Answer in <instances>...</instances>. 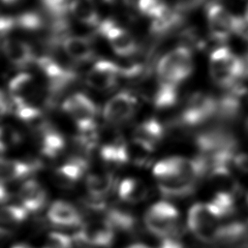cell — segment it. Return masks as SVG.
Listing matches in <instances>:
<instances>
[{"label":"cell","instance_id":"6da1fadb","mask_svg":"<svg viewBox=\"0 0 248 248\" xmlns=\"http://www.w3.org/2000/svg\"><path fill=\"white\" fill-rule=\"evenodd\" d=\"M207 168L204 156L194 159L175 156L159 161L153 168V175L164 197L184 198L195 191Z\"/></svg>","mask_w":248,"mask_h":248},{"label":"cell","instance_id":"7a4b0ae2","mask_svg":"<svg viewBox=\"0 0 248 248\" xmlns=\"http://www.w3.org/2000/svg\"><path fill=\"white\" fill-rule=\"evenodd\" d=\"M194 69L192 52L187 46H178L167 52L157 64L158 81L178 86L189 78Z\"/></svg>","mask_w":248,"mask_h":248},{"label":"cell","instance_id":"3957f363","mask_svg":"<svg viewBox=\"0 0 248 248\" xmlns=\"http://www.w3.org/2000/svg\"><path fill=\"white\" fill-rule=\"evenodd\" d=\"M209 73L217 85L231 88L235 85L237 79L242 78L241 57L234 54L229 47L220 46L210 54Z\"/></svg>","mask_w":248,"mask_h":248},{"label":"cell","instance_id":"277c9868","mask_svg":"<svg viewBox=\"0 0 248 248\" xmlns=\"http://www.w3.org/2000/svg\"><path fill=\"white\" fill-rule=\"evenodd\" d=\"M178 221L177 209L167 202H158L152 204L144 214V224L147 230L162 238L174 236Z\"/></svg>","mask_w":248,"mask_h":248},{"label":"cell","instance_id":"5b68a950","mask_svg":"<svg viewBox=\"0 0 248 248\" xmlns=\"http://www.w3.org/2000/svg\"><path fill=\"white\" fill-rule=\"evenodd\" d=\"M218 220L208 202H197L189 209L187 224L192 233L200 240L215 242L220 227Z\"/></svg>","mask_w":248,"mask_h":248},{"label":"cell","instance_id":"8992f818","mask_svg":"<svg viewBox=\"0 0 248 248\" xmlns=\"http://www.w3.org/2000/svg\"><path fill=\"white\" fill-rule=\"evenodd\" d=\"M218 109V101L209 94L203 92L194 93L187 100L179 115V121L183 126L196 127L211 118Z\"/></svg>","mask_w":248,"mask_h":248},{"label":"cell","instance_id":"52a82bcc","mask_svg":"<svg viewBox=\"0 0 248 248\" xmlns=\"http://www.w3.org/2000/svg\"><path fill=\"white\" fill-rule=\"evenodd\" d=\"M9 95L13 102V112L19 107L40 108L41 90L36 79L28 73H19L10 80Z\"/></svg>","mask_w":248,"mask_h":248},{"label":"cell","instance_id":"ba28073f","mask_svg":"<svg viewBox=\"0 0 248 248\" xmlns=\"http://www.w3.org/2000/svg\"><path fill=\"white\" fill-rule=\"evenodd\" d=\"M62 109L76 123L78 130H83L96 126L95 117L97 107L85 94L78 92L69 96L62 104Z\"/></svg>","mask_w":248,"mask_h":248},{"label":"cell","instance_id":"9c48e42d","mask_svg":"<svg viewBox=\"0 0 248 248\" xmlns=\"http://www.w3.org/2000/svg\"><path fill=\"white\" fill-rule=\"evenodd\" d=\"M37 63L46 77L48 92L51 96L61 93L76 79V73L69 67L56 61L53 57L43 56Z\"/></svg>","mask_w":248,"mask_h":248},{"label":"cell","instance_id":"30bf717a","mask_svg":"<svg viewBox=\"0 0 248 248\" xmlns=\"http://www.w3.org/2000/svg\"><path fill=\"white\" fill-rule=\"evenodd\" d=\"M114 237V228L106 219L90 220L81 224L74 239L78 243L97 247H108Z\"/></svg>","mask_w":248,"mask_h":248},{"label":"cell","instance_id":"8fae6325","mask_svg":"<svg viewBox=\"0 0 248 248\" xmlns=\"http://www.w3.org/2000/svg\"><path fill=\"white\" fill-rule=\"evenodd\" d=\"M138 101L129 91H121L112 96L105 105L103 115L110 125H121L128 122L136 112Z\"/></svg>","mask_w":248,"mask_h":248},{"label":"cell","instance_id":"7c38bea8","mask_svg":"<svg viewBox=\"0 0 248 248\" xmlns=\"http://www.w3.org/2000/svg\"><path fill=\"white\" fill-rule=\"evenodd\" d=\"M206 19L210 37L217 43H225L232 33L234 15L217 2H209L206 5Z\"/></svg>","mask_w":248,"mask_h":248},{"label":"cell","instance_id":"4fadbf2b","mask_svg":"<svg viewBox=\"0 0 248 248\" xmlns=\"http://www.w3.org/2000/svg\"><path fill=\"white\" fill-rule=\"evenodd\" d=\"M121 77V68L108 60L96 62L88 71L85 80L89 87L98 91H109L114 88Z\"/></svg>","mask_w":248,"mask_h":248},{"label":"cell","instance_id":"5bb4252c","mask_svg":"<svg viewBox=\"0 0 248 248\" xmlns=\"http://www.w3.org/2000/svg\"><path fill=\"white\" fill-rule=\"evenodd\" d=\"M98 32L107 38L117 55L127 57L136 52L137 44L133 36L123 28L116 26L112 20L107 19L100 23Z\"/></svg>","mask_w":248,"mask_h":248},{"label":"cell","instance_id":"9a60e30c","mask_svg":"<svg viewBox=\"0 0 248 248\" xmlns=\"http://www.w3.org/2000/svg\"><path fill=\"white\" fill-rule=\"evenodd\" d=\"M196 144L202 153L212 158L221 152L233 151L235 141L226 132L214 129L198 135Z\"/></svg>","mask_w":248,"mask_h":248},{"label":"cell","instance_id":"2e32d148","mask_svg":"<svg viewBox=\"0 0 248 248\" xmlns=\"http://www.w3.org/2000/svg\"><path fill=\"white\" fill-rule=\"evenodd\" d=\"M86 169L87 161L85 158L80 156L72 157L54 170L52 180L59 188L70 189L78 182Z\"/></svg>","mask_w":248,"mask_h":248},{"label":"cell","instance_id":"e0dca14e","mask_svg":"<svg viewBox=\"0 0 248 248\" xmlns=\"http://www.w3.org/2000/svg\"><path fill=\"white\" fill-rule=\"evenodd\" d=\"M36 135L39 150L45 157L53 159L63 152L65 140L62 134L48 123H40L36 127Z\"/></svg>","mask_w":248,"mask_h":248},{"label":"cell","instance_id":"ac0fdd59","mask_svg":"<svg viewBox=\"0 0 248 248\" xmlns=\"http://www.w3.org/2000/svg\"><path fill=\"white\" fill-rule=\"evenodd\" d=\"M47 219L55 227L73 228L81 225V216L78 209L70 202L56 201L47 210Z\"/></svg>","mask_w":248,"mask_h":248},{"label":"cell","instance_id":"d6986e66","mask_svg":"<svg viewBox=\"0 0 248 248\" xmlns=\"http://www.w3.org/2000/svg\"><path fill=\"white\" fill-rule=\"evenodd\" d=\"M20 204L28 212H38L46 204L47 194L41 183L34 179L23 182L18 190Z\"/></svg>","mask_w":248,"mask_h":248},{"label":"cell","instance_id":"ffe728a7","mask_svg":"<svg viewBox=\"0 0 248 248\" xmlns=\"http://www.w3.org/2000/svg\"><path fill=\"white\" fill-rule=\"evenodd\" d=\"M100 156L108 166L120 167L130 161L129 147L120 135H113L100 147Z\"/></svg>","mask_w":248,"mask_h":248},{"label":"cell","instance_id":"44dd1931","mask_svg":"<svg viewBox=\"0 0 248 248\" xmlns=\"http://www.w3.org/2000/svg\"><path fill=\"white\" fill-rule=\"evenodd\" d=\"M163 136L164 127L161 122L155 118H149L140 122L135 128L133 140L154 151L156 145L162 140Z\"/></svg>","mask_w":248,"mask_h":248},{"label":"cell","instance_id":"7402d4cb","mask_svg":"<svg viewBox=\"0 0 248 248\" xmlns=\"http://www.w3.org/2000/svg\"><path fill=\"white\" fill-rule=\"evenodd\" d=\"M3 51L8 60L18 68H24L35 60L32 47L25 42L16 39H7L2 44Z\"/></svg>","mask_w":248,"mask_h":248},{"label":"cell","instance_id":"603a6c76","mask_svg":"<svg viewBox=\"0 0 248 248\" xmlns=\"http://www.w3.org/2000/svg\"><path fill=\"white\" fill-rule=\"evenodd\" d=\"M39 163L16 159H2L1 181L12 182L25 178L39 169Z\"/></svg>","mask_w":248,"mask_h":248},{"label":"cell","instance_id":"cb8c5ba5","mask_svg":"<svg viewBox=\"0 0 248 248\" xmlns=\"http://www.w3.org/2000/svg\"><path fill=\"white\" fill-rule=\"evenodd\" d=\"M63 49L68 57L78 63L91 61L95 57V49L91 41L85 37L71 36L63 39Z\"/></svg>","mask_w":248,"mask_h":248},{"label":"cell","instance_id":"d4e9b609","mask_svg":"<svg viewBox=\"0 0 248 248\" xmlns=\"http://www.w3.org/2000/svg\"><path fill=\"white\" fill-rule=\"evenodd\" d=\"M115 179L110 172L89 173L85 180V186L92 200L103 201L114 188Z\"/></svg>","mask_w":248,"mask_h":248},{"label":"cell","instance_id":"484cf974","mask_svg":"<svg viewBox=\"0 0 248 248\" xmlns=\"http://www.w3.org/2000/svg\"><path fill=\"white\" fill-rule=\"evenodd\" d=\"M117 193L124 202L138 203L147 198L148 189L143 181L128 177L119 183Z\"/></svg>","mask_w":248,"mask_h":248},{"label":"cell","instance_id":"4316f807","mask_svg":"<svg viewBox=\"0 0 248 248\" xmlns=\"http://www.w3.org/2000/svg\"><path fill=\"white\" fill-rule=\"evenodd\" d=\"M69 10L81 23L91 27L100 25L99 16L93 0H72Z\"/></svg>","mask_w":248,"mask_h":248},{"label":"cell","instance_id":"83f0119b","mask_svg":"<svg viewBox=\"0 0 248 248\" xmlns=\"http://www.w3.org/2000/svg\"><path fill=\"white\" fill-rule=\"evenodd\" d=\"M232 90L224 95L218 102L217 112L225 118H233L238 114L241 106V96L244 93V88L233 85Z\"/></svg>","mask_w":248,"mask_h":248},{"label":"cell","instance_id":"f1b7e54d","mask_svg":"<svg viewBox=\"0 0 248 248\" xmlns=\"http://www.w3.org/2000/svg\"><path fill=\"white\" fill-rule=\"evenodd\" d=\"M209 179L217 192L233 194L237 191L238 185L227 166H214L210 171Z\"/></svg>","mask_w":248,"mask_h":248},{"label":"cell","instance_id":"f546056e","mask_svg":"<svg viewBox=\"0 0 248 248\" xmlns=\"http://www.w3.org/2000/svg\"><path fill=\"white\" fill-rule=\"evenodd\" d=\"M178 97V86L158 81L153 96V104L157 108H167L173 106Z\"/></svg>","mask_w":248,"mask_h":248},{"label":"cell","instance_id":"4dcf8cb0","mask_svg":"<svg viewBox=\"0 0 248 248\" xmlns=\"http://www.w3.org/2000/svg\"><path fill=\"white\" fill-rule=\"evenodd\" d=\"M246 226L238 222L220 226L215 242H221L224 244L235 243L246 235Z\"/></svg>","mask_w":248,"mask_h":248},{"label":"cell","instance_id":"1f68e13d","mask_svg":"<svg viewBox=\"0 0 248 248\" xmlns=\"http://www.w3.org/2000/svg\"><path fill=\"white\" fill-rule=\"evenodd\" d=\"M213 213L220 219L230 215L234 209V195L226 192H216L213 199L208 202Z\"/></svg>","mask_w":248,"mask_h":248},{"label":"cell","instance_id":"d6a6232c","mask_svg":"<svg viewBox=\"0 0 248 248\" xmlns=\"http://www.w3.org/2000/svg\"><path fill=\"white\" fill-rule=\"evenodd\" d=\"M180 15L178 10H170L169 8L158 17L153 18L150 29L154 34H163L170 31L179 23Z\"/></svg>","mask_w":248,"mask_h":248},{"label":"cell","instance_id":"836d02e7","mask_svg":"<svg viewBox=\"0 0 248 248\" xmlns=\"http://www.w3.org/2000/svg\"><path fill=\"white\" fill-rule=\"evenodd\" d=\"M106 218L115 229L121 231H131L135 226V218L131 212L125 211L122 208L111 207L106 213Z\"/></svg>","mask_w":248,"mask_h":248},{"label":"cell","instance_id":"e575fe53","mask_svg":"<svg viewBox=\"0 0 248 248\" xmlns=\"http://www.w3.org/2000/svg\"><path fill=\"white\" fill-rule=\"evenodd\" d=\"M28 211L20 204H10L3 206L1 210V222L3 226L15 227L21 224L27 218Z\"/></svg>","mask_w":248,"mask_h":248},{"label":"cell","instance_id":"d590c367","mask_svg":"<svg viewBox=\"0 0 248 248\" xmlns=\"http://www.w3.org/2000/svg\"><path fill=\"white\" fill-rule=\"evenodd\" d=\"M21 141V136L18 131L10 124H4L1 128V150L5 151L17 145Z\"/></svg>","mask_w":248,"mask_h":248},{"label":"cell","instance_id":"8d00e7d4","mask_svg":"<svg viewBox=\"0 0 248 248\" xmlns=\"http://www.w3.org/2000/svg\"><path fill=\"white\" fill-rule=\"evenodd\" d=\"M139 10L145 16L150 17H158L167 9L164 0H139Z\"/></svg>","mask_w":248,"mask_h":248},{"label":"cell","instance_id":"74e56055","mask_svg":"<svg viewBox=\"0 0 248 248\" xmlns=\"http://www.w3.org/2000/svg\"><path fill=\"white\" fill-rule=\"evenodd\" d=\"M72 247V239L70 236L53 232L48 233L46 238V241L42 248H71Z\"/></svg>","mask_w":248,"mask_h":248},{"label":"cell","instance_id":"f35d334b","mask_svg":"<svg viewBox=\"0 0 248 248\" xmlns=\"http://www.w3.org/2000/svg\"><path fill=\"white\" fill-rule=\"evenodd\" d=\"M16 25L27 30H35L41 27L42 18L37 13H25L16 18Z\"/></svg>","mask_w":248,"mask_h":248},{"label":"cell","instance_id":"ab89813d","mask_svg":"<svg viewBox=\"0 0 248 248\" xmlns=\"http://www.w3.org/2000/svg\"><path fill=\"white\" fill-rule=\"evenodd\" d=\"M232 33L242 40L248 42V16L246 15L234 16Z\"/></svg>","mask_w":248,"mask_h":248},{"label":"cell","instance_id":"60d3db41","mask_svg":"<svg viewBox=\"0 0 248 248\" xmlns=\"http://www.w3.org/2000/svg\"><path fill=\"white\" fill-rule=\"evenodd\" d=\"M233 164L235 168L242 172L248 173V154L238 153L233 157Z\"/></svg>","mask_w":248,"mask_h":248},{"label":"cell","instance_id":"b9f144b4","mask_svg":"<svg viewBox=\"0 0 248 248\" xmlns=\"http://www.w3.org/2000/svg\"><path fill=\"white\" fill-rule=\"evenodd\" d=\"M16 25V18L11 16H2L0 27H1V33L2 35L7 34L9 31H11Z\"/></svg>","mask_w":248,"mask_h":248},{"label":"cell","instance_id":"7bdbcfd3","mask_svg":"<svg viewBox=\"0 0 248 248\" xmlns=\"http://www.w3.org/2000/svg\"><path fill=\"white\" fill-rule=\"evenodd\" d=\"M158 248H184L182 243L174 236H169L163 238Z\"/></svg>","mask_w":248,"mask_h":248},{"label":"cell","instance_id":"ee69618b","mask_svg":"<svg viewBox=\"0 0 248 248\" xmlns=\"http://www.w3.org/2000/svg\"><path fill=\"white\" fill-rule=\"evenodd\" d=\"M240 57H241L242 67H243L242 78H248V50Z\"/></svg>","mask_w":248,"mask_h":248},{"label":"cell","instance_id":"f6af8a7d","mask_svg":"<svg viewBox=\"0 0 248 248\" xmlns=\"http://www.w3.org/2000/svg\"><path fill=\"white\" fill-rule=\"evenodd\" d=\"M108 4L114 7H123L129 4V0H105Z\"/></svg>","mask_w":248,"mask_h":248},{"label":"cell","instance_id":"bcb514c9","mask_svg":"<svg viewBox=\"0 0 248 248\" xmlns=\"http://www.w3.org/2000/svg\"><path fill=\"white\" fill-rule=\"evenodd\" d=\"M12 248H33V247L26 243H17L16 245H14Z\"/></svg>","mask_w":248,"mask_h":248},{"label":"cell","instance_id":"7dc6e473","mask_svg":"<svg viewBox=\"0 0 248 248\" xmlns=\"http://www.w3.org/2000/svg\"><path fill=\"white\" fill-rule=\"evenodd\" d=\"M128 248H150L144 244H140V243H137V244H133L131 246H129Z\"/></svg>","mask_w":248,"mask_h":248},{"label":"cell","instance_id":"c3c4849f","mask_svg":"<svg viewBox=\"0 0 248 248\" xmlns=\"http://www.w3.org/2000/svg\"><path fill=\"white\" fill-rule=\"evenodd\" d=\"M5 4H14V3H16L17 1L19 0H2Z\"/></svg>","mask_w":248,"mask_h":248},{"label":"cell","instance_id":"681fc988","mask_svg":"<svg viewBox=\"0 0 248 248\" xmlns=\"http://www.w3.org/2000/svg\"><path fill=\"white\" fill-rule=\"evenodd\" d=\"M244 15H246V16H248V3H247V5H246V7H245V13H244Z\"/></svg>","mask_w":248,"mask_h":248},{"label":"cell","instance_id":"f907efd6","mask_svg":"<svg viewBox=\"0 0 248 248\" xmlns=\"http://www.w3.org/2000/svg\"><path fill=\"white\" fill-rule=\"evenodd\" d=\"M200 1H201V3H202V2H204V1H209V2H216V0H200ZM209 2H208V3H209Z\"/></svg>","mask_w":248,"mask_h":248},{"label":"cell","instance_id":"816d5d0a","mask_svg":"<svg viewBox=\"0 0 248 248\" xmlns=\"http://www.w3.org/2000/svg\"><path fill=\"white\" fill-rule=\"evenodd\" d=\"M246 202H247V204H248V193H247V195H246Z\"/></svg>","mask_w":248,"mask_h":248}]
</instances>
